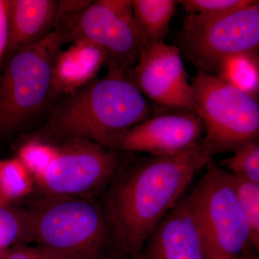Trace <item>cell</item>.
Returning <instances> with one entry per match:
<instances>
[{"instance_id":"cell-1","label":"cell","mask_w":259,"mask_h":259,"mask_svg":"<svg viewBox=\"0 0 259 259\" xmlns=\"http://www.w3.org/2000/svg\"><path fill=\"white\" fill-rule=\"evenodd\" d=\"M216 155L202 138L176 154L136 158L115 177L100 199L117 254L133 259L139 255L155 228Z\"/></svg>"},{"instance_id":"cell-2","label":"cell","mask_w":259,"mask_h":259,"mask_svg":"<svg viewBox=\"0 0 259 259\" xmlns=\"http://www.w3.org/2000/svg\"><path fill=\"white\" fill-rule=\"evenodd\" d=\"M153 115L152 106L132 76L107 69L104 77L69 95L32 138L61 142L83 140L115 150L120 136Z\"/></svg>"},{"instance_id":"cell-3","label":"cell","mask_w":259,"mask_h":259,"mask_svg":"<svg viewBox=\"0 0 259 259\" xmlns=\"http://www.w3.org/2000/svg\"><path fill=\"white\" fill-rule=\"evenodd\" d=\"M30 242L56 259H110L117 254L100 198L44 195L28 209Z\"/></svg>"},{"instance_id":"cell-4","label":"cell","mask_w":259,"mask_h":259,"mask_svg":"<svg viewBox=\"0 0 259 259\" xmlns=\"http://www.w3.org/2000/svg\"><path fill=\"white\" fill-rule=\"evenodd\" d=\"M68 32L54 28L36 44L6 57L0 71V135L13 134L41 108Z\"/></svg>"},{"instance_id":"cell-5","label":"cell","mask_w":259,"mask_h":259,"mask_svg":"<svg viewBox=\"0 0 259 259\" xmlns=\"http://www.w3.org/2000/svg\"><path fill=\"white\" fill-rule=\"evenodd\" d=\"M190 195L205 259H233L251 243L229 172L211 162Z\"/></svg>"},{"instance_id":"cell-6","label":"cell","mask_w":259,"mask_h":259,"mask_svg":"<svg viewBox=\"0 0 259 259\" xmlns=\"http://www.w3.org/2000/svg\"><path fill=\"white\" fill-rule=\"evenodd\" d=\"M180 45L181 52L197 71L214 75L225 58L258 52L259 2L223 13L189 15Z\"/></svg>"},{"instance_id":"cell-7","label":"cell","mask_w":259,"mask_h":259,"mask_svg":"<svg viewBox=\"0 0 259 259\" xmlns=\"http://www.w3.org/2000/svg\"><path fill=\"white\" fill-rule=\"evenodd\" d=\"M194 113L203 122V139L217 154L258 140V100L216 75L198 71L191 81Z\"/></svg>"},{"instance_id":"cell-8","label":"cell","mask_w":259,"mask_h":259,"mask_svg":"<svg viewBox=\"0 0 259 259\" xmlns=\"http://www.w3.org/2000/svg\"><path fill=\"white\" fill-rule=\"evenodd\" d=\"M37 185L44 195L100 198L127 165L134 153L83 140L65 141Z\"/></svg>"},{"instance_id":"cell-9","label":"cell","mask_w":259,"mask_h":259,"mask_svg":"<svg viewBox=\"0 0 259 259\" xmlns=\"http://www.w3.org/2000/svg\"><path fill=\"white\" fill-rule=\"evenodd\" d=\"M85 40L105 51L107 69L132 76L143 49L131 0H97L91 3L69 32V42Z\"/></svg>"},{"instance_id":"cell-10","label":"cell","mask_w":259,"mask_h":259,"mask_svg":"<svg viewBox=\"0 0 259 259\" xmlns=\"http://www.w3.org/2000/svg\"><path fill=\"white\" fill-rule=\"evenodd\" d=\"M132 79L144 96L156 105L194 112L192 89L178 47L163 42L143 48Z\"/></svg>"},{"instance_id":"cell-11","label":"cell","mask_w":259,"mask_h":259,"mask_svg":"<svg viewBox=\"0 0 259 259\" xmlns=\"http://www.w3.org/2000/svg\"><path fill=\"white\" fill-rule=\"evenodd\" d=\"M202 120L193 112L172 110L153 115L120 136L115 150L171 156L185 151L203 138Z\"/></svg>"},{"instance_id":"cell-12","label":"cell","mask_w":259,"mask_h":259,"mask_svg":"<svg viewBox=\"0 0 259 259\" xmlns=\"http://www.w3.org/2000/svg\"><path fill=\"white\" fill-rule=\"evenodd\" d=\"M135 259H205L190 194L158 223Z\"/></svg>"},{"instance_id":"cell-13","label":"cell","mask_w":259,"mask_h":259,"mask_svg":"<svg viewBox=\"0 0 259 259\" xmlns=\"http://www.w3.org/2000/svg\"><path fill=\"white\" fill-rule=\"evenodd\" d=\"M59 2L10 0L5 57L44 38L54 29Z\"/></svg>"},{"instance_id":"cell-14","label":"cell","mask_w":259,"mask_h":259,"mask_svg":"<svg viewBox=\"0 0 259 259\" xmlns=\"http://www.w3.org/2000/svg\"><path fill=\"white\" fill-rule=\"evenodd\" d=\"M107 61V53L96 44L85 40L72 42L56 57L51 92L72 95L95 79Z\"/></svg>"},{"instance_id":"cell-15","label":"cell","mask_w":259,"mask_h":259,"mask_svg":"<svg viewBox=\"0 0 259 259\" xmlns=\"http://www.w3.org/2000/svg\"><path fill=\"white\" fill-rule=\"evenodd\" d=\"M131 4L143 48L165 42L177 1L131 0Z\"/></svg>"},{"instance_id":"cell-16","label":"cell","mask_w":259,"mask_h":259,"mask_svg":"<svg viewBox=\"0 0 259 259\" xmlns=\"http://www.w3.org/2000/svg\"><path fill=\"white\" fill-rule=\"evenodd\" d=\"M216 76L225 82L258 100V52H243L225 58L220 63Z\"/></svg>"},{"instance_id":"cell-17","label":"cell","mask_w":259,"mask_h":259,"mask_svg":"<svg viewBox=\"0 0 259 259\" xmlns=\"http://www.w3.org/2000/svg\"><path fill=\"white\" fill-rule=\"evenodd\" d=\"M33 177L18 157L0 160V204L10 205L31 193Z\"/></svg>"},{"instance_id":"cell-18","label":"cell","mask_w":259,"mask_h":259,"mask_svg":"<svg viewBox=\"0 0 259 259\" xmlns=\"http://www.w3.org/2000/svg\"><path fill=\"white\" fill-rule=\"evenodd\" d=\"M28 209L0 204V252L13 245L30 242Z\"/></svg>"},{"instance_id":"cell-19","label":"cell","mask_w":259,"mask_h":259,"mask_svg":"<svg viewBox=\"0 0 259 259\" xmlns=\"http://www.w3.org/2000/svg\"><path fill=\"white\" fill-rule=\"evenodd\" d=\"M58 153L59 146L32 138L20 148L18 158L36 182L47 171Z\"/></svg>"},{"instance_id":"cell-20","label":"cell","mask_w":259,"mask_h":259,"mask_svg":"<svg viewBox=\"0 0 259 259\" xmlns=\"http://www.w3.org/2000/svg\"><path fill=\"white\" fill-rule=\"evenodd\" d=\"M221 164L235 178L259 184L258 140L237 148L234 155L221 162Z\"/></svg>"},{"instance_id":"cell-21","label":"cell","mask_w":259,"mask_h":259,"mask_svg":"<svg viewBox=\"0 0 259 259\" xmlns=\"http://www.w3.org/2000/svg\"><path fill=\"white\" fill-rule=\"evenodd\" d=\"M235 191L249 226L251 243L259 245V184L233 177Z\"/></svg>"},{"instance_id":"cell-22","label":"cell","mask_w":259,"mask_h":259,"mask_svg":"<svg viewBox=\"0 0 259 259\" xmlns=\"http://www.w3.org/2000/svg\"><path fill=\"white\" fill-rule=\"evenodd\" d=\"M255 0H180L177 3L190 14H213L243 8Z\"/></svg>"},{"instance_id":"cell-23","label":"cell","mask_w":259,"mask_h":259,"mask_svg":"<svg viewBox=\"0 0 259 259\" xmlns=\"http://www.w3.org/2000/svg\"><path fill=\"white\" fill-rule=\"evenodd\" d=\"M93 1H59L54 28L69 34L80 16Z\"/></svg>"},{"instance_id":"cell-24","label":"cell","mask_w":259,"mask_h":259,"mask_svg":"<svg viewBox=\"0 0 259 259\" xmlns=\"http://www.w3.org/2000/svg\"><path fill=\"white\" fill-rule=\"evenodd\" d=\"M2 259H56L37 246L26 244L13 245L0 252Z\"/></svg>"},{"instance_id":"cell-25","label":"cell","mask_w":259,"mask_h":259,"mask_svg":"<svg viewBox=\"0 0 259 259\" xmlns=\"http://www.w3.org/2000/svg\"><path fill=\"white\" fill-rule=\"evenodd\" d=\"M10 1L0 0V71L8 44Z\"/></svg>"},{"instance_id":"cell-26","label":"cell","mask_w":259,"mask_h":259,"mask_svg":"<svg viewBox=\"0 0 259 259\" xmlns=\"http://www.w3.org/2000/svg\"><path fill=\"white\" fill-rule=\"evenodd\" d=\"M0 259H2V258H1V257H0Z\"/></svg>"}]
</instances>
